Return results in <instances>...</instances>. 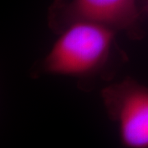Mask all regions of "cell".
Segmentation results:
<instances>
[{
  "mask_svg": "<svg viewBox=\"0 0 148 148\" xmlns=\"http://www.w3.org/2000/svg\"><path fill=\"white\" fill-rule=\"evenodd\" d=\"M145 0H55L50 25L63 30L75 21H89L122 31L132 39L143 37L141 23Z\"/></svg>",
  "mask_w": 148,
  "mask_h": 148,
  "instance_id": "2",
  "label": "cell"
},
{
  "mask_svg": "<svg viewBox=\"0 0 148 148\" xmlns=\"http://www.w3.org/2000/svg\"><path fill=\"white\" fill-rule=\"evenodd\" d=\"M106 112L126 147L148 148V87L126 77L101 91Z\"/></svg>",
  "mask_w": 148,
  "mask_h": 148,
  "instance_id": "3",
  "label": "cell"
},
{
  "mask_svg": "<svg viewBox=\"0 0 148 148\" xmlns=\"http://www.w3.org/2000/svg\"><path fill=\"white\" fill-rule=\"evenodd\" d=\"M116 32L89 21L69 24L43 60L41 72L79 78L101 73L110 61Z\"/></svg>",
  "mask_w": 148,
  "mask_h": 148,
  "instance_id": "1",
  "label": "cell"
},
{
  "mask_svg": "<svg viewBox=\"0 0 148 148\" xmlns=\"http://www.w3.org/2000/svg\"><path fill=\"white\" fill-rule=\"evenodd\" d=\"M144 11H145V13L148 14V0L144 1Z\"/></svg>",
  "mask_w": 148,
  "mask_h": 148,
  "instance_id": "4",
  "label": "cell"
}]
</instances>
